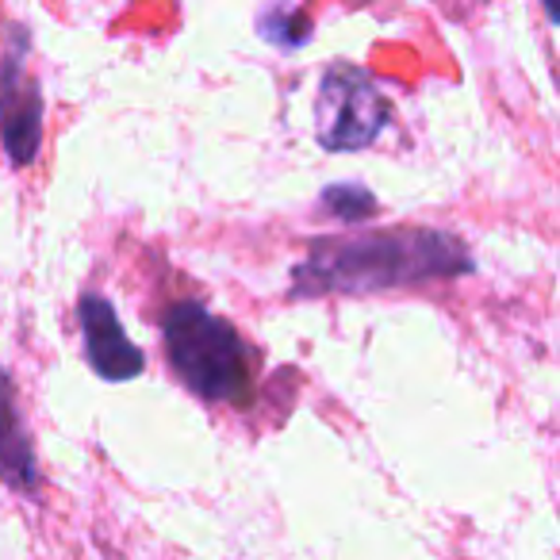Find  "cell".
Instances as JSON below:
<instances>
[{
    "label": "cell",
    "mask_w": 560,
    "mask_h": 560,
    "mask_svg": "<svg viewBox=\"0 0 560 560\" xmlns=\"http://www.w3.org/2000/svg\"><path fill=\"white\" fill-rule=\"evenodd\" d=\"M81 330H85V358L101 381H131L147 369L142 350L127 342L116 307L96 292L81 300Z\"/></svg>",
    "instance_id": "5"
},
{
    "label": "cell",
    "mask_w": 560,
    "mask_h": 560,
    "mask_svg": "<svg viewBox=\"0 0 560 560\" xmlns=\"http://www.w3.org/2000/svg\"><path fill=\"white\" fill-rule=\"evenodd\" d=\"M392 104L365 70L335 62L315 96V131L327 150H361L388 127Z\"/></svg>",
    "instance_id": "3"
},
{
    "label": "cell",
    "mask_w": 560,
    "mask_h": 560,
    "mask_svg": "<svg viewBox=\"0 0 560 560\" xmlns=\"http://www.w3.org/2000/svg\"><path fill=\"white\" fill-rule=\"evenodd\" d=\"M323 203L330 208V215L338 219H365L376 211V196L365 192L361 185H335L323 192Z\"/></svg>",
    "instance_id": "8"
},
{
    "label": "cell",
    "mask_w": 560,
    "mask_h": 560,
    "mask_svg": "<svg viewBox=\"0 0 560 560\" xmlns=\"http://www.w3.org/2000/svg\"><path fill=\"white\" fill-rule=\"evenodd\" d=\"M0 480L16 488L20 495H39V465H35V445L24 430L16 407V388L12 376L0 369Z\"/></svg>",
    "instance_id": "6"
},
{
    "label": "cell",
    "mask_w": 560,
    "mask_h": 560,
    "mask_svg": "<svg viewBox=\"0 0 560 560\" xmlns=\"http://www.w3.org/2000/svg\"><path fill=\"white\" fill-rule=\"evenodd\" d=\"M27 35L9 27L0 55V147L16 170L35 162L43 139V93L27 73Z\"/></svg>",
    "instance_id": "4"
},
{
    "label": "cell",
    "mask_w": 560,
    "mask_h": 560,
    "mask_svg": "<svg viewBox=\"0 0 560 560\" xmlns=\"http://www.w3.org/2000/svg\"><path fill=\"white\" fill-rule=\"evenodd\" d=\"M472 272V257L442 231H381L365 238H323L296 265L292 292H381Z\"/></svg>",
    "instance_id": "1"
},
{
    "label": "cell",
    "mask_w": 560,
    "mask_h": 560,
    "mask_svg": "<svg viewBox=\"0 0 560 560\" xmlns=\"http://www.w3.org/2000/svg\"><path fill=\"white\" fill-rule=\"evenodd\" d=\"M312 20L304 16L300 9H272L261 16V35L272 43V47H304L312 39Z\"/></svg>",
    "instance_id": "7"
},
{
    "label": "cell",
    "mask_w": 560,
    "mask_h": 560,
    "mask_svg": "<svg viewBox=\"0 0 560 560\" xmlns=\"http://www.w3.org/2000/svg\"><path fill=\"white\" fill-rule=\"evenodd\" d=\"M165 350L185 381L208 404H246L249 361L238 330L203 304H177L165 312Z\"/></svg>",
    "instance_id": "2"
}]
</instances>
